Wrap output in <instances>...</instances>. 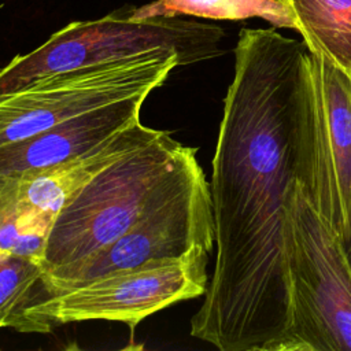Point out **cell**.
I'll list each match as a JSON object with an SVG mask.
<instances>
[{"label":"cell","instance_id":"4","mask_svg":"<svg viewBox=\"0 0 351 351\" xmlns=\"http://www.w3.org/2000/svg\"><path fill=\"white\" fill-rule=\"evenodd\" d=\"M225 33L215 25L156 16L132 19L126 7L93 21L71 22L0 70V97L58 73L130 59L155 49L177 51L182 66L222 53Z\"/></svg>","mask_w":351,"mask_h":351},{"label":"cell","instance_id":"7","mask_svg":"<svg viewBox=\"0 0 351 351\" xmlns=\"http://www.w3.org/2000/svg\"><path fill=\"white\" fill-rule=\"evenodd\" d=\"M303 178L313 206L341 241L351 229V75L307 48Z\"/></svg>","mask_w":351,"mask_h":351},{"label":"cell","instance_id":"6","mask_svg":"<svg viewBox=\"0 0 351 351\" xmlns=\"http://www.w3.org/2000/svg\"><path fill=\"white\" fill-rule=\"evenodd\" d=\"M210 252L118 271L26 304L14 329L49 333L81 321H117L133 332L147 317L174 303L203 296L208 285Z\"/></svg>","mask_w":351,"mask_h":351},{"label":"cell","instance_id":"15","mask_svg":"<svg viewBox=\"0 0 351 351\" xmlns=\"http://www.w3.org/2000/svg\"><path fill=\"white\" fill-rule=\"evenodd\" d=\"M340 243H341V247H343L347 263H348V266L351 269V229H350V233Z\"/></svg>","mask_w":351,"mask_h":351},{"label":"cell","instance_id":"9","mask_svg":"<svg viewBox=\"0 0 351 351\" xmlns=\"http://www.w3.org/2000/svg\"><path fill=\"white\" fill-rule=\"evenodd\" d=\"M151 90H143L71 117L44 132L0 147V174H23L63 163L140 121Z\"/></svg>","mask_w":351,"mask_h":351},{"label":"cell","instance_id":"14","mask_svg":"<svg viewBox=\"0 0 351 351\" xmlns=\"http://www.w3.org/2000/svg\"><path fill=\"white\" fill-rule=\"evenodd\" d=\"M43 273L40 262L0 251V329L14 328L21 308Z\"/></svg>","mask_w":351,"mask_h":351},{"label":"cell","instance_id":"10","mask_svg":"<svg viewBox=\"0 0 351 351\" xmlns=\"http://www.w3.org/2000/svg\"><path fill=\"white\" fill-rule=\"evenodd\" d=\"M160 133L162 130L148 128L138 121L96 148L73 159L18 174L23 197L40 210L56 214L69 199L101 170L128 152L155 140Z\"/></svg>","mask_w":351,"mask_h":351},{"label":"cell","instance_id":"12","mask_svg":"<svg viewBox=\"0 0 351 351\" xmlns=\"http://www.w3.org/2000/svg\"><path fill=\"white\" fill-rule=\"evenodd\" d=\"M55 215L23 197L19 176L0 174V251L43 263Z\"/></svg>","mask_w":351,"mask_h":351},{"label":"cell","instance_id":"11","mask_svg":"<svg viewBox=\"0 0 351 351\" xmlns=\"http://www.w3.org/2000/svg\"><path fill=\"white\" fill-rule=\"evenodd\" d=\"M307 48L351 75V0H282Z\"/></svg>","mask_w":351,"mask_h":351},{"label":"cell","instance_id":"13","mask_svg":"<svg viewBox=\"0 0 351 351\" xmlns=\"http://www.w3.org/2000/svg\"><path fill=\"white\" fill-rule=\"evenodd\" d=\"M126 11L132 19L181 15L217 21L259 18L274 27L296 30L293 15L282 0H154Z\"/></svg>","mask_w":351,"mask_h":351},{"label":"cell","instance_id":"2","mask_svg":"<svg viewBox=\"0 0 351 351\" xmlns=\"http://www.w3.org/2000/svg\"><path fill=\"white\" fill-rule=\"evenodd\" d=\"M196 152L162 130L101 170L56 213L43 270L89 256L178 192L203 171Z\"/></svg>","mask_w":351,"mask_h":351},{"label":"cell","instance_id":"1","mask_svg":"<svg viewBox=\"0 0 351 351\" xmlns=\"http://www.w3.org/2000/svg\"><path fill=\"white\" fill-rule=\"evenodd\" d=\"M306 43L241 29L210 192L215 265L191 336L219 351H271L289 328L288 188L303 178Z\"/></svg>","mask_w":351,"mask_h":351},{"label":"cell","instance_id":"8","mask_svg":"<svg viewBox=\"0 0 351 351\" xmlns=\"http://www.w3.org/2000/svg\"><path fill=\"white\" fill-rule=\"evenodd\" d=\"M182 66L177 51L155 49L125 60L41 78L0 97V147L44 132L71 117L159 88Z\"/></svg>","mask_w":351,"mask_h":351},{"label":"cell","instance_id":"5","mask_svg":"<svg viewBox=\"0 0 351 351\" xmlns=\"http://www.w3.org/2000/svg\"><path fill=\"white\" fill-rule=\"evenodd\" d=\"M214 244L210 182L202 171L110 244L78 262L44 271L23 307L107 274L181 259L199 251L211 252Z\"/></svg>","mask_w":351,"mask_h":351},{"label":"cell","instance_id":"3","mask_svg":"<svg viewBox=\"0 0 351 351\" xmlns=\"http://www.w3.org/2000/svg\"><path fill=\"white\" fill-rule=\"evenodd\" d=\"M284 258L291 321L271 351H351V269L299 181L285 199Z\"/></svg>","mask_w":351,"mask_h":351}]
</instances>
